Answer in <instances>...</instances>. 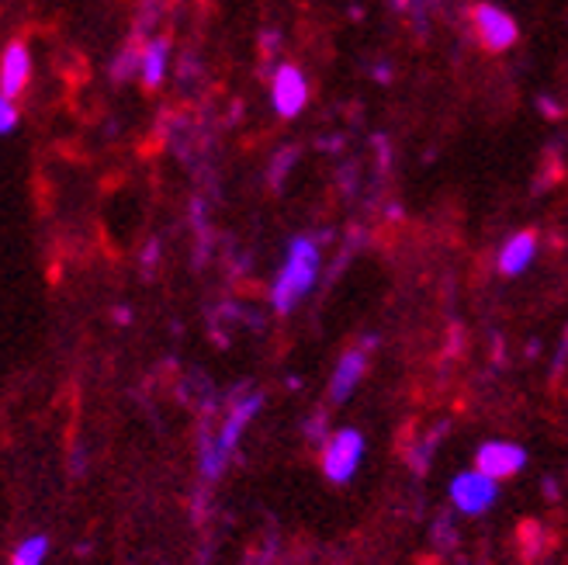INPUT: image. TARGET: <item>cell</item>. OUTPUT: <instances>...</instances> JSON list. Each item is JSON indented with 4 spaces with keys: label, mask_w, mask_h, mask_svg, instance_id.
<instances>
[{
    "label": "cell",
    "mask_w": 568,
    "mask_h": 565,
    "mask_svg": "<svg viewBox=\"0 0 568 565\" xmlns=\"http://www.w3.org/2000/svg\"><path fill=\"white\" fill-rule=\"evenodd\" d=\"M361 454H364L361 433L357 430H340V433H333V441L326 444V451H322V472L330 475L333 483H351L357 465H361Z\"/></svg>",
    "instance_id": "obj_2"
},
{
    "label": "cell",
    "mask_w": 568,
    "mask_h": 565,
    "mask_svg": "<svg viewBox=\"0 0 568 565\" xmlns=\"http://www.w3.org/2000/svg\"><path fill=\"white\" fill-rule=\"evenodd\" d=\"M472 29L478 35V42H482V46L492 49V53L510 49L516 42V35H520L516 21L507 11H499L496 4H475L472 8Z\"/></svg>",
    "instance_id": "obj_3"
},
{
    "label": "cell",
    "mask_w": 568,
    "mask_h": 565,
    "mask_svg": "<svg viewBox=\"0 0 568 565\" xmlns=\"http://www.w3.org/2000/svg\"><path fill=\"white\" fill-rule=\"evenodd\" d=\"M46 538L42 534H35V538H29V541H21V545L14 549V555H11V565H42V558H46Z\"/></svg>",
    "instance_id": "obj_12"
},
{
    "label": "cell",
    "mask_w": 568,
    "mask_h": 565,
    "mask_svg": "<svg viewBox=\"0 0 568 565\" xmlns=\"http://www.w3.org/2000/svg\"><path fill=\"white\" fill-rule=\"evenodd\" d=\"M271 98H274V108L281 118H295L305 108V101H309V80H305V74L298 67L284 63V67H277V74H274Z\"/></svg>",
    "instance_id": "obj_5"
},
{
    "label": "cell",
    "mask_w": 568,
    "mask_h": 565,
    "mask_svg": "<svg viewBox=\"0 0 568 565\" xmlns=\"http://www.w3.org/2000/svg\"><path fill=\"white\" fill-rule=\"evenodd\" d=\"M523 465H527V451L510 441H489L475 454V468L489 479H510Z\"/></svg>",
    "instance_id": "obj_7"
},
{
    "label": "cell",
    "mask_w": 568,
    "mask_h": 565,
    "mask_svg": "<svg viewBox=\"0 0 568 565\" xmlns=\"http://www.w3.org/2000/svg\"><path fill=\"white\" fill-rule=\"evenodd\" d=\"M367 372V354L364 351H347L337 364L333 372V382H330V399L333 403H347L351 399V393L357 388V382L364 378Z\"/></svg>",
    "instance_id": "obj_9"
},
{
    "label": "cell",
    "mask_w": 568,
    "mask_h": 565,
    "mask_svg": "<svg viewBox=\"0 0 568 565\" xmlns=\"http://www.w3.org/2000/svg\"><path fill=\"white\" fill-rule=\"evenodd\" d=\"M18 125V108H14V101H0V133H11V128Z\"/></svg>",
    "instance_id": "obj_13"
},
{
    "label": "cell",
    "mask_w": 568,
    "mask_h": 565,
    "mask_svg": "<svg viewBox=\"0 0 568 565\" xmlns=\"http://www.w3.org/2000/svg\"><path fill=\"white\" fill-rule=\"evenodd\" d=\"M316 271H319V250L313 240H292L288 247V260H284V268L274 281V309L277 313H292L302 295L313 289L316 281Z\"/></svg>",
    "instance_id": "obj_1"
},
{
    "label": "cell",
    "mask_w": 568,
    "mask_h": 565,
    "mask_svg": "<svg viewBox=\"0 0 568 565\" xmlns=\"http://www.w3.org/2000/svg\"><path fill=\"white\" fill-rule=\"evenodd\" d=\"M565 351H568V334H565V347H561V354H565Z\"/></svg>",
    "instance_id": "obj_14"
},
{
    "label": "cell",
    "mask_w": 568,
    "mask_h": 565,
    "mask_svg": "<svg viewBox=\"0 0 568 565\" xmlns=\"http://www.w3.org/2000/svg\"><path fill=\"white\" fill-rule=\"evenodd\" d=\"M29 77H32V56L21 42H11L4 56H0V94H4V101H14L25 91Z\"/></svg>",
    "instance_id": "obj_8"
},
{
    "label": "cell",
    "mask_w": 568,
    "mask_h": 565,
    "mask_svg": "<svg viewBox=\"0 0 568 565\" xmlns=\"http://www.w3.org/2000/svg\"><path fill=\"white\" fill-rule=\"evenodd\" d=\"M260 409V399L253 396V399H247L243 406H239L232 417L226 420V430H223V438H218L215 444H208L205 448V475H218L223 472V465H226V459L232 454V448H236V441H239V433H243V427L253 420V413Z\"/></svg>",
    "instance_id": "obj_6"
},
{
    "label": "cell",
    "mask_w": 568,
    "mask_h": 565,
    "mask_svg": "<svg viewBox=\"0 0 568 565\" xmlns=\"http://www.w3.org/2000/svg\"><path fill=\"white\" fill-rule=\"evenodd\" d=\"M163 67H167V42L157 38L143 49V80L149 87H157L163 80Z\"/></svg>",
    "instance_id": "obj_11"
},
{
    "label": "cell",
    "mask_w": 568,
    "mask_h": 565,
    "mask_svg": "<svg viewBox=\"0 0 568 565\" xmlns=\"http://www.w3.org/2000/svg\"><path fill=\"white\" fill-rule=\"evenodd\" d=\"M537 253V236L534 233H520L513 236V240L502 247L499 253V271L502 274H520V271H527L531 268V260Z\"/></svg>",
    "instance_id": "obj_10"
},
{
    "label": "cell",
    "mask_w": 568,
    "mask_h": 565,
    "mask_svg": "<svg viewBox=\"0 0 568 565\" xmlns=\"http://www.w3.org/2000/svg\"><path fill=\"white\" fill-rule=\"evenodd\" d=\"M496 496H499V486L496 479H489V475L482 472H465V475H457V479L451 483V499H454V507L457 510H465V513H486L492 504H496Z\"/></svg>",
    "instance_id": "obj_4"
}]
</instances>
